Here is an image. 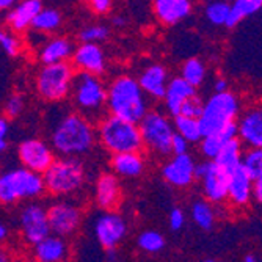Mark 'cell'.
<instances>
[{
  "label": "cell",
  "mask_w": 262,
  "mask_h": 262,
  "mask_svg": "<svg viewBox=\"0 0 262 262\" xmlns=\"http://www.w3.org/2000/svg\"><path fill=\"white\" fill-rule=\"evenodd\" d=\"M107 105L110 116L123 120L130 124H137L148 113L145 93L138 86L137 80L123 76L118 77L107 91Z\"/></svg>",
  "instance_id": "cell-1"
},
{
  "label": "cell",
  "mask_w": 262,
  "mask_h": 262,
  "mask_svg": "<svg viewBox=\"0 0 262 262\" xmlns=\"http://www.w3.org/2000/svg\"><path fill=\"white\" fill-rule=\"evenodd\" d=\"M94 130L82 115H68L57 124L52 134V146L64 157L88 152L94 145Z\"/></svg>",
  "instance_id": "cell-2"
},
{
  "label": "cell",
  "mask_w": 262,
  "mask_h": 262,
  "mask_svg": "<svg viewBox=\"0 0 262 262\" xmlns=\"http://www.w3.org/2000/svg\"><path fill=\"white\" fill-rule=\"evenodd\" d=\"M83 181L85 168L77 157H63L54 160L42 174L44 188L55 195H68L76 192L82 187Z\"/></svg>",
  "instance_id": "cell-3"
},
{
  "label": "cell",
  "mask_w": 262,
  "mask_h": 262,
  "mask_svg": "<svg viewBox=\"0 0 262 262\" xmlns=\"http://www.w3.org/2000/svg\"><path fill=\"white\" fill-rule=\"evenodd\" d=\"M99 137L102 145L113 154L138 152L143 148L138 126L118 120L115 116H107L102 120Z\"/></svg>",
  "instance_id": "cell-4"
},
{
  "label": "cell",
  "mask_w": 262,
  "mask_h": 262,
  "mask_svg": "<svg viewBox=\"0 0 262 262\" xmlns=\"http://www.w3.org/2000/svg\"><path fill=\"white\" fill-rule=\"evenodd\" d=\"M237 113H239V102L232 93H215L203 105L201 116L198 118L203 137L235 123Z\"/></svg>",
  "instance_id": "cell-5"
},
{
  "label": "cell",
  "mask_w": 262,
  "mask_h": 262,
  "mask_svg": "<svg viewBox=\"0 0 262 262\" xmlns=\"http://www.w3.org/2000/svg\"><path fill=\"white\" fill-rule=\"evenodd\" d=\"M42 192V176L26 168H16L0 176V203L4 204H11L24 198H33Z\"/></svg>",
  "instance_id": "cell-6"
},
{
  "label": "cell",
  "mask_w": 262,
  "mask_h": 262,
  "mask_svg": "<svg viewBox=\"0 0 262 262\" xmlns=\"http://www.w3.org/2000/svg\"><path fill=\"white\" fill-rule=\"evenodd\" d=\"M138 130L143 146L149 148L152 152H157L160 156H166L171 152L170 146L174 129L165 115L159 112H148L140 121Z\"/></svg>",
  "instance_id": "cell-7"
},
{
  "label": "cell",
  "mask_w": 262,
  "mask_h": 262,
  "mask_svg": "<svg viewBox=\"0 0 262 262\" xmlns=\"http://www.w3.org/2000/svg\"><path fill=\"white\" fill-rule=\"evenodd\" d=\"M73 86L76 104L85 120L102 112V107L107 104V91L96 76L79 73L73 77Z\"/></svg>",
  "instance_id": "cell-8"
},
{
  "label": "cell",
  "mask_w": 262,
  "mask_h": 262,
  "mask_svg": "<svg viewBox=\"0 0 262 262\" xmlns=\"http://www.w3.org/2000/svg\"><path fill=\"white\" fill-rule=\"evenodd\" d=\"M73 66L69 63H55L44 66L36 79V88L41 98L47 101L63 99L73 85Z\"/></svg>",
  "instance_id": "cell-9"
},
{
  "label": "cell",
  "mask_w": 262,
  "mask_h": 262,
  "mask_svg": "<svg viewBox=\"0 0 262 262\" xmlns=\"http://www.w3.org/2000/svg\"><path fill=\"white\" fill-rule=\"evenodd\" d=\"M193 178L203 182L204 193L210 201L219 203L228 198L229 176L223 173L212 160L195 165Z\"/></svg>",
  "instance_id": "cell-10"
},
{
  "label": "cell",
  "mask_w": 262,
  "mask_h": 262,
  "mask_svg": "<svg viewBox=\"0 0 262 262\" xmlns=\"http://www.w3.org/2000/svg\"><path fill=\"white\" fill-rule=\"evenodd\" d=\"M20 228L29 244L38 245L46 237H49L51 229L47 223V213L39 204H29L20 212Z\"/></svg>",
  "instance_id": "cell-11"
},
{
  "label": "cell",
  "mask_w": 262,
  "mask_h": 262,
  "mask_svg": "<svg viewBox=\"0 0 262 262\" xmlns=\"http://www.w3.org/2000/svg\"><path fill=\"white\" fill-rule=\"evenodd\" d=\"M17 152L24 168L36 174H44V171L54 162V154L51 148L41 140H26L24 143H20Z\"/></svg>",
  "instance_id": "cell-12"
},
{
  "label": "cell",
  "mask_w": 262,
  "mask_h": 262,
  "mask_svg": "<svg viewBox=\"0 0 262 262\" xmlns=\"http://www.w3.org/2000/svg\"><path fill=\"white\" fill-rule=\"evenodd\" d=\"M46 213L49 229L57 234V237L73 234L80 225V210L71 203H57Z\"/></svg>",
  "instance_id": "cell-13"
},
{
  "label": "cell",
  "mask_w": 262,
  "mask_h": 262,
  "mask_svg": "<svg viewBox=\"0 0 262 262\" xmlns=\"http://www.w3.org/2000/svg\"><path fill=\"white\" fill-rule=\"evenodd\" d=\"M126 222L118 213H102L94 225V232L105 250H115L126 235Z\"/></svg>",
  "instance_id": "cell-14"
},
{
  "label": "cell",
  "mask_w": 262,
  "mask_h": 262,
  "mask_svg": "<svg viewBox=\"0 0 262 262\" xmlns=\"http://www.w3.org/2000/svg\"><path fill=\"white\" fill-rule=\"evenodd\" d=\"M195 160L192 156L182 154V156H174V159L163 166V178L170 184L176 187H187L192 184L193 171H195Z\"/></svg>",
  "instance_id": "cell-15"
},
{
  "label": "cell",
  "mask_w": 262,
  "mask_h": 262,
  "mask_svg": "<svg viewBox=\"0 0 262 262\" xmlns=\"http://www.w3.org/2000/svg\"><path fill=\"white\" fill-rule=\"evenodd\" d=\"M74 64L82 69V73L98 76L105 68L104 52L98 44H82L73 55Z\"/></svg>",
  "instance_id": "cell-16"
},
{
  "label": "cell",
  "mask_w": 262,
  "mask_h": 262,
  "mask_svg": "<svg viewBox=\"0 0 262 262\" xmlns=\"http://www.w3.org/2000/svg\"><path fill=\"white\" fill-rule=\"evenodd\" d=\"M193 96H196V88L188 85L181 77H174L170 83H166V91H165L163 99H165V105L168 108V112L173 116H178L182 104Z\"/></svg>",
  "instance_id": "cell-17"
},
{
  "label": "cell",
  "mask_w": 262,
  "mask_h": 262,
  "mask_svg": "<svg viewBox=\"0 0 262 262\" xmlns=\"http://www.w3.org/2000/svg\"><path fill=\"white\" fill-rule=\"evenodd\" d=\"M237 135L250 145L253 149H260L262 146V113L259 108H253L242 116L237 124Z\"/></svg>",
  "instance_id": "cell-18"
},
{
  "label": "cell",
  "mask_w": 262,
  "mask_h": 262,
  "mask_svg": "<svg viewBox=\"0 0 262 262\" xmlns=\"http://www.w3.org/2000/svg\"><path fill=\"white\" fill-rule=\"evenodd\" d=\"M166 69L160 64H152L148 69L143 71V74L138 79V86L143 93L149 94L156 99H163L166 91Z\"/></svg>",
  "instance_id": "cell-19"
},
{
  "label": "cell",
  "mask_w": 262,
  "mask_h": 262,
  "mask_svg": "<svg viewBox=\"0 0 262 262\" xmlns=\"http://www.w3.org/2000/svg\"><path fill=\"white\" fill-rule=\"evenodd\" d=\"M41 10L42 4L39 0H26V2L17 4L13 7V10H10V13L7 14V22L13 30H26L29 26H32L35 16Z\"/></svg>",
  "instance_id": "cell-20"
},
{
  "label": "cell",
  "mask_w": 262,
  "mask_h": 262,
  "mask_svg": "<svg viewBox=\"0 0 262 262\" xmlns=\"http://www.w3.org/2000/svg\"><path fill=\"white\" fill-rule=\"evenodd\" d=\"M156 14L163 24H178L185 19L192 11V4L188 0H156Z\"/></svg>",
  "instance_id": "cell-21"
},
{
  "label": "cell",
  "mask_w": 262,
  "mask_h": 262,
  "mask_svg": "<svg viewBox=\"0 0 262 262\" xmlns=\"http://www.w3.org/2000/svg\"><path fill=\"white\" fill-rule=\"evenodd\" d=\"M234 138H237V123H231L217 132H212V134L203 137L201 138V152L206 157L213 160V157L220 152V149L226 145V143Z\"/></svg>",
  "instance_id": "cell-22"
},
{
  "label": "cell",
  "mask_w": 262,
  "mask_h": 262,
  "mask_svg": "<svg viewBox=\"0 0 262 262\" xmlns=\"http://www.w3.org/2000/svg\"><path fill=\"white\" fill-rule=\"evenodd\" d=\"M251 187L253 182L242 168V165L237 168L231 176H229V184H228V196L234 204L244 206L250 201L251 198Z\"/></svg>",
  "instance_id": "cell-23"
},
{
  "label": "cell",
  "mask_w": 262,
  "mask_h": 262,
  "mask_svg": "<svg viewBox=\"0 0 262 262\" xmlns=\"http://www.w3.org/2000/svg\"><path fill=\"white\" fill-rule=\"evenodd\" d=\"M212 162L215 163L223 173H226L228 176H231L242 165V148H241V141L237 140V138L228 141L226 145L220 149V152L215 157H213Z\"/></svg>",
  "instance_id": "cell-24"
},
{
  "label": "cell",
  "mask_w": 262,
  "mask_h": 262,
  "mask_svg": "<svg viewBox=\"0 0 262 262\" xmlns=\"http://www.w3.org/2000/svg\"><path fill=\"white\" fill-rule=\"evenodd\" d=\"M68 254V247L61 237L49 235L38 245H35L36 262H61Z\"/></svg>",
  "instance_id": "cell-25"
},
{
  "label": "cell",
  "mask_w": 262,
  "mask_h": 262,
  "mask_svg": "<svg viewBox=\"0 0 262 262\" xmlns=\"http://www.w3.org/2000/svg\"><path fill=\"white\" fill-rule=\"evenodd\" d=\"M120 200V184L113 174H102L96 182V201L102 209H112Z\"/></svg>",
  "instance_id": "cell-26"
},
{
  "label": "cell",
  "mask_w": 262,
  "mask_h": 262,
  "mask_svg": "<svg viewBox=\"0 0 262 262\" xmlns=\"http://www.w3.org/2000/svg\"><path fill=\"white\" fill-rule=\"evenodd\" d=\"M112 166L118 174L126 178H137L145 170V160L138 152L113 154Z\"/></svg>",
  "instance_id": "cell-27"
},
{
  "label": "cell",
  "mask_w": 262,
  "mask_h": 262,
  "mask_svg": "<svg viewBox=\"0 0 262 262\" xmlns=\"http://www.w3.org/2000/svg\"><path fill=\"white\" fill-rule=\"evenodd\" d=\"M71 54H73V44H71V41L64 38H55L44 46V49L39 54V58L47 66V64L63 63Z\"/></svg>",
  "instance_id": "cell-28"
},
{
  "label": "cell",
  "mask_w": 262,
  "mask_h": 262,
  "mask_svg": "<svg viewBox=\"0 0 262 262\" xmlns=\"http://www.w3.org/2000/svg\"><path fill=\"white\" fill-rule=\"evenodd\" d=\"M262 7V0H235L229 7V14L225 22V26L232 29L237 24L242 22L245 17L257 13Z\"/></svg>",
  "instance_id": "cell-29"
},
{
  "label": "cell",
  "mask_w": 262,
  "mask_h": 262,
  "mask_svg": "<svg viewBox=\"0 0 262 262\" xmlns=\"http://www.w3.org/2000/svg\"><path fill=\"white\" fill-rule=\"evenodd\" d=\"M174 127L176 134L181 135L187 143H196L203 138L200 123L198 120H193V118H185L181 115L174 116Z\"/></svg>",
  "instance_id": "cell-30"
},
{
  "label": "cell",
  "mask_w": 262,
  "mask_h": 262,
  "mask_svg": "<svg viewBox=\"0 0 262 262\" xmlns=\"http://www.w3.org/2000/svg\"><path fill=\"white\" fill-rule=\"evenodd\" d=\"M242 168L251 179L256 182L262 179V151L260 149H248L242 157Z\"/></svg>",
  "instance_id": "cell-31"
},
{
  "label": "cell",
  "mask_w": 262,
  "mask_h": 262,
  "mask_svg": "<svg viewBox=\"0 0 262 262\" xmlns=\"http://www.w3.org/2000/svg\"><path fill=\"white\" fill-rule=\"evenodd\" d=\"M60 24H61V14L57 10L46 8V10H41L35 16V19L32 22V27L36 30H41V32H52L60 26Z\"/></svg>",
  "instance_id": "cell-32"
},
{
  "label": "cell",
  "mask_w": 262,
  "mask_h": 262,
  "mask_svg": "<svg viewBox=\"0 0 262 262\" xmlns=\"http://www.w3.org/2000/svg\"><path fill=\"white\" fill-rule=\"evenodd\" d=\"M204 77H206V68L198 58H190L182 66V77L181 79H184L188 85H192L193 88L201 85Z\"/></svg>",
  "instance_id": "cell-33"
},
{
  "label": "cell",
  "mask_w": 262,
  "mask_h": 262,
  "mask_svg": "<svg viewBox=\"0 0 262 262\" xmlns=\"http://www.w3.org/2000/svg\"><path fill=\"white\" fill-rule=\"evenodd\" d=\"M192 217L195 220V223L203 228V229H210L213 226V210L209 206V203L206 201H196L192 206Z\"/></svg>",
  "instance_id": "cell-34"
},
{
  "label": "cell",
  "mask_w": 262,
  "mask_h": 262,
  "mask_svg": "<svg viewBox=\"0 0 262 262\" xmlns=\"http://www.w3.org/2000/svg\"><path fill=\"white\" fill-rule=\"evenodd\" d=\"M138 247L148 253H159L165 247V239L157 231H145L138 237Z\"/></svg>",
  "instance_id": "cell-35"
},
{
  "label": "cell",
  "mask_w": 262,
  "mask_h": 262,
  "mask_svg": "<svg viewBox=\"0 0 262 262\" xmlns=\"http://www.w3.org/2000/svg\"><path fill=\"white\" fill-rule=\"evenodd\" d=\"M229 4L226 2H212L206 7V16L213 26H225L229 14Z\"/></svg>",
  "instance_id": "cell-36"
},
{
  "label": "cell",
  "mask_w": 262,
  "mask_h": 262,
  "mask_svg": "<svg viewBox=\"0 0 262 262\" xmlns=\"http://www.w3.org/2000/svg\"><path fill=\"white\" fill-rule=\"evenodd\" d=\"M108 35V29L105 26H91L80 32V39L83 44H96V41L105 39Z\"/></svg>",
  "instance_id": "cell-37"
},
{
  "label": "cell",
  "mask_w": 262,
  "mask_h": 262,
  "mask_svg": "<svg viewBox=\"0 0 262 262\" xmlns=\"http://www.w3.org/2000/svg\"><path fill=\"white\" fill-rule=\"evenodd\" d=\"M203 105H204L203 101L198 96H193L182 104L179 115L185 116V118H193V120H198V118L201 116V112H203Z\"/></svg>",
  "instance_id": "cell-38"
},
{
  "label": "cell",
  "mask_w": 262,
  "mask_h": 262,
  "mask_svg": "<svg viewBox=\"0 0 262 262\" xmlns=\"http://www.w3.org/2000/svg\"><path fill=\"white\" fill-rule=\"evenodd\" d=\"M0 46H2L4 51L8 55H11V57H16L19 54V51H20V42H19V39L14 38V36H11V35H8V33H4V36L0 38Z\"/></svg>",
  "instance_id": "cell-39"
},
{
  "label": "cell",
  "mask_w": 262,
  "mask_h": 262,
  "mask_svg": "<svg viewBox=\"0 0 262 262\" xmlns=\"http://www.w3.org/2000/svg\"><path fill=\"white\" fill-rule=\"evenodd\" d=\"M22 107H24L22 98L17 96V94H14V96H11V98L7 101L5 113H7V116H10V118H16V116L22 112Z\"/></svg>",
  "instance_id": "cell-40"
},
{
  "label": "cell",
  "mask_w": 262,
  "mask_h": 262,
  "mask_svg": "<svg viewBox=\"0 0 262 262\" xmlns=\"http://www.w3.org/2000/svg\"><path fill=\"white\" fill-rule=\"evenodd\" d=\"M187 149H188V143H187L181 135H178V134L174 132V134H173V138H171L170 151H171L174 156H182V154H187Z\"/></svg>",
  "instance_id": "cell-41"
},
{
  "label": "cell",
  "mask_w": 262,
  "mask_h": 262,
  "mask_svg": "<svg viewBox=\"0 0 262 262\" xmlns=\"http://www.w3.org/2000/svg\"><path fill=\"white\" fill-rule=\"evenodd\" d=\"M185 223V217H184V212L181 209H173L170 213V226L173 231H179Z\"/></svg>",
  "instance_id": "cell-42"
},
{
  "label": "cell",
  "mask_w": 262,
  "mask_h": 262,
  "mask_svg": "<svg viewBox=\"0 0 262 262\" xmlns=\"http://www.w3.org/2000/svg\"><path fill=\"white\" fill-rule=\"evenodd\" d=\"M91 8L94 13H98V14H105L110 11L112 8V2L110 0H93L91 2Z\"/></svg>",
  "instance_id": "cell-43"
},
{
  "label": "cell",
  "mask_w": 262,
  "mask_h": 262,
  "mask_svg": "<svg viewBox=\"0 0 262 262\" xmlns=\"http://www.w3.org/2000/svg\"><path fill=\"white\" fill-rule=\"evenodd\" d=\"M251 193L254 195L256 201H262V179H259V181L253 182Z\"/></svg>",
  "instance_id": "cell-44"
},
{
  "label": "cell",
  "mask_w": 262,
  "mask_h": 262,
  "mask_svg": "<svg viewBox=\"0 0 262 262\" xmlns=\"http://www.w3.org/2000/svg\"><path fill=\"white\" fill-rule=\"evenodd\" d=\"M7 134H8V121L7 118L0 116V140H5Z\"/></svg>",
  "instance_id": "cell-45"
},
{
  "label": "cell",
  "mask_w": 262,
  "mask_h": 262,
  "mask_svg": "<svg viewBox=\"0 0 262 262\" xmlns=\"http://www.w3.org/2000/svg\"><path fill=\"white\" fill-rule=\"evenodd\" d=\"M215 93L219 94V93H225L226 91V86H228V83H226V80H223V79H220V80H217L215 82Z\"/></svg>",
  "instance_id": "cell-46"
},
{
  "label": "cell",
  "mask_w": 262,
  "mask_h": 262,
  "mask_svg": "<svg viewBox=\"0 0 262 262\" xmlns=\"http://www.w3.org/2000/svg\"><path fill=\"white\" fill-rule=\"evenodd\" d=\"M14 5V0H0V10H10Z\"/></svg>",
  "instance_id": "cell-47"
},
{
  "label": "cell",
  "mask_w": 262,
  "mask_h": 262,
  "mask_svg": "<svg viewBox=\"0 0 262 262\" xmlns=\"http://www.w3.org/2000/svg\"><path fill=\"white\" fill-rule=\"evenodd\" d=\"M113 24H115L116 27H123L124 24H126V19L123 16H116V17H113Z\"/></svg>",
  "instance_id": "cell-48"
},
{
  "label": "cell",
  "mask_w": 262,
  "mask_h": 262,
  "mask_svg": "<svg viewBox=\"0 0 262 262\" xmlns=\"http://www.w3.org/2000/svg\"><path fill=\"white\" fill-rule=\"evenodd\" d=\"M7 235H8V229H7V226L0 223V241H5V239H7Z\"/></svg>",
  "instance_id": "cell-49"
},
{
  "label": "cell",
  "mask_w": 262,
  "mask_h": 262,
  "mask_svg": "<svg viewBox=\"0 0 262 262\" xmlns=\"http://www.w3.org/2000/svg\"><path fill=\"white\" fill-rule=\"evenodd\" d=\"M107 257H108V262H115V259H116L115 250H107Z\"/></svg>",
  "instance_id": "cell-50"
},
{
  "label": "cell",
  "mask_w": 262,
  "mask_h": 262,
  "mask_svg": "<svg viewBox=\"0 0 262 262\" xmlns=\"http://www.w3.org/2000/svg\"><path fill=\"white\" fill-rule=\"evenodd\" d=\"M5 149H7V141L5 140H0V154H2Z\"/></svg>",
  "instance_id": "cell-51"
},
{
  "label": "cell",
  "mask_w": 262,
  "mask_h": 262,
  "mask_svg": "<svg viewBox=\"0 0 262 262\" xmlns=\"http://www.w3.org/2000/svg\"><path fill=\"white\" fill-rule=\"evenodd\" d=\"M244 262H257V259H256L253 254H248V256L245 257V260H244Z\"/></svg>",
  "instance_id": "cell-52"
},
{
  "label": "cell",
  "mask_w": 262,
  "mask_h": 262,
  "mask_svg": "<svg viewBox=\"0 0 262 262\" xmlns=\"http://www.w3.org/2000/svg\"><path fill=\"white\" fill-rule=\"evenodd\" d=\"M0 262H8V256L4 251H0Z\"/></svg>",
  "instance_id": "cell-53"
},
{
  "label": "cell",
  "mask_w": 262,
  "mask_h": 262,
  "mask_svg": "<svg viewBox=\"0 0 262 262\" xmlns=\"http://www.w3.org/2000/svg\"><path fill=\"white\" fill-rule=\"evenodd\" d=\"M4 33H5V32H2V29H0V38H2V36H4Z\"/></svg>",
  "instance_id": "cell-54"
},
{
  "label": "cell",
  "mask_w": 262,
  "mask_h": 262,
  "mask_svg": "<svg viewBox=\"0 0 262 262\" xmlns=\"http://www.w3.org/2000/svg\"><path fill=\"white\" fill-rule=\"evenodd\" d=\"M203 262H215V260H212V259H207V260H203Z\"/></svg>",
  "instance_id": "cell-55"
}]
</instances>
